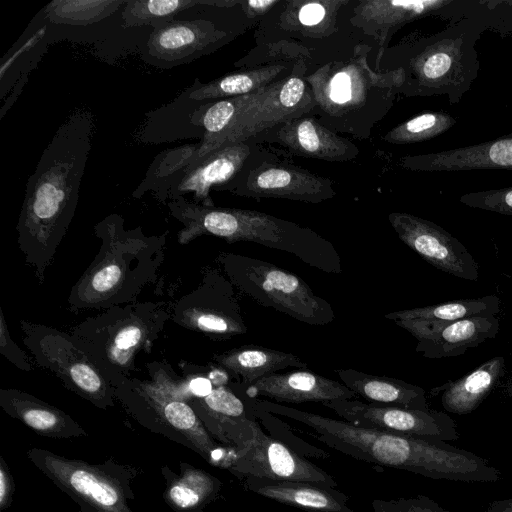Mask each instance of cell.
Returning <instances> with one entry per match:
<instances>
[{
    "label": "cell",
    "instance_id": "cell-6",
    "mask_svg": "<svg viewBox=\"0 0 512 512\" xmlns=\"http://www.w3.org/2000/svg\"><path fill=\"white\" fill-rule=\"evenodd\" d=\"M481 30L480 23L465 20L431 37L398 44L385 50L380 70L403 71L402 95H447L451 104L458 103L479 71L474 44Z\"/></svg>",
    "mask_w": 512,
    "mask_h": 512
},
{
    "label": "cell",
    "instance_id": "cell-8",
    "mask_svg": "<svg viewBox=\"0 0 512 512\" xmlns=\"http://www.w3.org/2000/svg\"><path fill=\"white\" fill-rule=\"evenodd\" d=\"M215 262L236 290L259 305L313 326L335 320L331 304L296 274L261 259L221 251Z\"/></svg>",
    "mask_w": 512,
    "mask_h": 512
},
{
    "label": "cell",
    "instance_id": "cell-45",
    "mask_svg": "<svg viewBox=\"0 0 512 512\" xmlns=\"http://www.w3.org/2000/svg\"><path fill=\"white\" fill-rule=\"evenodd\" d=\"M486 512H512V510H496L488 507Z\"/></svg>",
    "mask_w": 512,
    "mask_h": 512
},
{
    "label": "cell",
    "instance_id": "cell-37",
    "mask_svg": "<svg viewBox=\"0 0 512 512\" xmlns=\"http://www.w3.org/2000/svg\"><path fill=\"white\" fill-rule=\"evenodd\" d=\"M197 399L212 418L249 417L243 401L227 385L214 387L209 395Z\"/></svg>",
    "mask_w": 512,
    "mask_h": 512
},
{
    "label": "cell",
    "instance_id": "cell-15",
    "mask_svg": "<svg viewBox=\"0 0 512 512\" xmlns=\"http://www.w3.org/2000/svg\"><path fill=\"white\" fill-rule=\"evenodd\" d=\"M244 30L210 18L175 19L152 31L145 60L161 68L187 64L219 49Z\"/></svg>",
    "mask_w": 512,
    "mask_h": 512
},
{
    "label": "cell",
    "instance_id": "cell-23",
    "mask_svg": "<svg viewBox=\"0 0 512 512\" xmlns=\"http://www.w3.org/2000/svg\"><path fill=\"white\" fill-rule=\"evenodd\" d=\"M244 387V393L249 398L261 396L277 403H323L336 399H355L357 396L343 383L306 369L272 373Z\"/></svg>",
    "mask_w": 512,
    "mask_h": 512
},
{
    "label": "cell",
    "instance_id": "cell-22",
    "mask_svg": "<svg viewBox=\"0 0 512 512\" xmlns=\"http://www.w3.org/2000/svg\"><path fill=\"white\" fill-rule=\"evenodd\" d=\"M399 165L406 170L422 172L512 170V135L450 150L403 156Z\"/></svg>",
    "mask_w": 512,
    "mask_h": 512
},
{
    "label": "cell",
    "instance_id": "cell-14",
    "mask_svg": "<svg viewBox=\"0 0 512 512\" xmlns=\"http://www.w3.org/2000/svg\"><path fill=\"white\" fill-rule=\"evenodd\" d=\"M308 62L280 81L263 99L245 111L208 148L206 154L220 147L251 140L275 126L305 115L315 107L313 94L303 76Z\"/></svg>",
    "mask_w": 512,
    "mask_h": 512
},
{
    "label": "cell",
    "instance_id": "cell-11",
    "mask_svg": "<svg viewBox=\"0 0 512 512\" xmlns=\"http://www.w3.org/2000/svg\"><path fill=\"white\" fill-rule=\"evenodd\" d=\"M274 155L252 140L220 147L169 178L153 192L154 197L165 204L191 193L193 202L214 206L212 190L224 191L246 168Z\"/></svg>",
    "mask_w": 512,
    "mask_h": 512
},
{
    "label": "cell",
    "instance_id": "cell-21",
    "mask_svg": "<svg viewBox=\"0 0 512 512\" xmlns=\"http://www.w3.org/2000/svg\"><path fill=\"white\" fill-rule=\"evenodd\" d=\"M350 0H286L267 14L261 29L276 28L301 40H323L338 32L340 11Z\"/></svg>",
    "mask_w": 512,
    "mask_h": 512
},
{
    "label": "cell",
    "instance_id": "cell-12",
    "mask_svg": "<svg viewBox=\"0 0 512 512\" xmlns=\"http://www.w3.org/2000/svg\"><path fill=\"white\" fill-rule=\"evenodd\" d=\"M224 191L237 196L318 204L336 196L331 179L279 161L277 155L246 168Z\"/></svg>",
    "mask_w": 512,
    "mask_h": 512
},
{
    "label": "cell",
    "instance_id": "cell-3",
    "mask_svg": "<svg viewBox=\"0 0 512 512\" xmlns=\"http://www.w3.org/2000/svg\"><path fill=\"white\" fill-rule=\"evenodd\" d=\"M372 50L358 43L303 76L315 101L311 116L336 133L367 139L400 94L403 71L372 68Z\"/></svg>",
    "mask_w": 512,
    "mask_h": 512
},
{
    "label": "cell",
    "instance_id": "cell-28",
    "mask_svg": "<svg viewBox=\"0 0 512 512\" xmlns=\"http://www.w3.org/2000/svg\"><path fill=\"white\" fill-rule=\"evenodd\" d=\"M505 370L503 356H495L462 378L433 390H442L441 403L450 413L466 415L478 408L496 387Z\"/></svg>",
    "mask_w": 512,
    "mask_h": 512
},
{
    "label": "cell",
    "instance_id": "cell-41",
    "mask_svg": "<svg viewBox=\"0 0 512 512\" xmlns=\"http://www.w3.org/2000/svg\"><path fill=\"white\" fill-rule=\"evenodd\" d=\"M281 0H239V8L250 22H260Z\"/></svg>",
    "mask_w": 512,
    "mask_h": 512
},
{
    "label": "cell",
    "instance_id": "cell-40",
    "mask_svg": "<svg viewBox=\"0 0 512 512\" xmlns=\"http://www.w3.org/2000/svg\"><path fill=\"white\" fill-rule=\"evenodd\" d=\"M0 354L11 364L24 372L34 369V362L11 338L8 325L0 307Z\"/></svg>",
    "mask_w": 512,
    "mask_h": 512
},
{
    "label": "cell",
    "instance_id": "cell-25",
    "mask_svg": "<svg viewBox=\"0 0 512 512\" xmlns=\"http://www.w3.org/2000/svg\"><path fill=\"white\" fill-rule=\"evenodd\" d=\"M250 491L308 512H353L349 498L336 488L298 481L246 478Z\"/></svg>",
    "mask_w": 512,
    "mask_h": 512
},
{
    "label": "cell",
    "instance_id": "cell-31",
    "mask_svg": "<svg viewBox=\"0 0 512 512\" xmlns=\"http://www.w3.org/2000/svg\"><path fill=\"white\" fill-rule=\"evenodd\" d=\"M233 8L236 0H127L122 11L123 27L152 26L159 29L186 9L198 6Z\"/></svg>",
    "mask_w": 512,
    "mask_h": 512
},
{
    "label": "cell",
    "instance_id": "cell-16",
    "mask_svg": "<svg viewBox=\"0 0 512 512\" xmlns=\"http://www.w3.org/2000/svg\"><path fill=\"white\" fill-rule=\"evenodd\" d=\"M231 468L246 478L309 482L332 488L338 485L326 471L284 443L267 436L256 421L249 445L236 450Z\"/></svg>",
    "mask_w": 512,
    "mask_h": 512
},
{
    "label": "cell",
    "instance_id": "cell-5",
    "mask_svg": "<svg viewBox=\"0 0 512 512\" xmlns=\"http://www.w3.org/2000/svg\"><path fill=\"white\" fill-rule=\"evenodd\" d=\"M182 224L177 241L186 245L211 235L228 243L253 242L294 255L312 268L340 274L342 262L334 245L314 230L255 210L204 206L178 196L165 203Z\"/></svg>",
    "mask_w": 512,
    "mask_h": 512
},
{
    "label": "cell",
    "instance_id": "cell-38",
    "mask_svg": "<svg viewBox=\"0 0 512 512\" xmlns=\"http://www.w3.org/2000/svg\"><path fill=\"white\" fill-rule=\"evenodd\" d=\"M459 201L471 208L512 216V186L501 189L469 192L461 195Z\"/></svg>",
    "mask_w": 512,
    "mask_h": 512
},
{
    "label": "cell",
    "instance_id": "cell-4",
    "mask_svg": "<svg viewBox=\"0 0 512 512\" xmlns=\"http://www.w3.org/2000/svg\"><path fill=\"white\" fill-rule=\"evenodd\" d=\"M94 233L99 251L67 298L75 314L137 301L164 261L167 231L146 235L141 226L126 229L122 215L112 213L95 224Z\"/></svg>",
    "mask_w": 512,
    "mask_h": 512
},
{
    "label": "cell",
    "instance_id": "cell-44",
    "mask_svg": "<svg viewBox=\"0 0 512 512\" xmlns=\"http://www.w3.org/2000/svg\"><path fill=\"white\" fill-rule=\"evenodd\" d=\"M506 394L510 397H512V375L511 377L508 379L507 383H506Z\"/></svg>",
    "mask_w": 512,
    "mask_h": 512
},
{
    "label": "cell",
    "instance_id": "cell-2",
    "mask_svg": "<svg viewBox=\"0 0 512 512\" xmlns=\"http://www.w3.org/2000/svg\"><path fill=\"white\" fill-rule=\"evenodd\" d=\"M251 406L310 427L320 442L357 460L434 480L488 483L501 478L487 459L441 440L363 428L267 400H253Z\"/></svg>",
    "mask_w": 512,
    "mask_h": 512
},
{
    "label": "cell",
    "instance_id": "cell-42",
    "mask_svg": "<svg viewBox=\"0 0 512 512\" xmlns=\"http://www.w3.org/2000/svg\"><path fill=\"white\" fill-rule=\"evenodd\" d=\"M489 507L496 510H512V497L492 502Z\"/></svg>",
    "mask_w": 512,
    "mask_h": 512
},
{
    "label": "cell",
    "instance_id": "cell-29",
    "mask_svg": "<svg viewBox=\"0 0 512 512\" xmlns=\"http://www.w3.org/2000/svg\"><path fill=\"white\" fill-rule=\"evenodd\" d=\"M47 463L55 479L73 495L85 499L103 511L121 512L123 502L119 490L96 471L84 465L52 457L47 458Z\"/></svg>",
    "mask_w": 512,
    "mask_h": 512
},
{
    "label": "cell",
    "instance_id": "cell-18",
    "mask_svg": "<svg viewBox=\"0 0 512 512\" xmlns=\"http://www.w3.org/2000/svg\"><path fill=\"white\" fill-rule=\"evenodd\" d=\"M394 322L417 340L416 352L430 359L463 355L468 349L494 339L500 328L497 316L469 317L451 322L422 319Z\"/></svg>",
    "mask_w": 512,
    "mask_h": 512
},
{
    "label": "cell",
    "instance_id": "cell-13",
    "mask_svg": "<svg viewBox=\"0 0 512 512\" xmlns=\"http://www.w3.org/2000/svg\"><path fill=\"white\" fill-rule=\"evenodd\" d=\"M321 404L342 420L363 428L444 442L459 438L457 423L447 413L433 409H410L358 399H336Z\"/></svg>",
    "mask_w": 512,
    "mask_h": 512
},
{
    "label": "cell",
    "instance_id": "cell-20",
    "mask_svg": "<svg viewBox=\"0 0 512 512\" xmlns=\"http://www.w3.org/2000/svg\"><path fill=\"white\" fill-rule=\"evenodd\" d=\"M446 0H358L348 17L349 24L377 43L374 68L380 61L391 37L405 24L434 14L452 4Z\"/></svg>",
    "mask_w": 512,
    "mask_h": 512
},
{
    "label": "cell",
    "instance_id": "cell-36",
    "mask_svg": "<svg viewBox=\"0 0 512 512\" xmlns=\"http://www.w3.org/2000/svg\"><path fill=\"white\" fill-rule=\"evenodd\" d=\"M217 489V479L202 471H194L171 487L169 497L175 505L190 508L210 498Z\"/></svg>",
    "mask_w": 512,
    "mask_h": 512
},
{
    "label": "cell",
    "instance_id": "cell-24",
    "mask_svg": "<svg viewBox=\"0 0 512 512\" xmlns=\"http://www.w3.org/2000/svg\"><path fill=\"white\" fill-rule=\"evenodd\" d=\"M310 57L254 66L207 83H201L196 79L186 90L187 95L192 101L203 102L252 94L293 75Z\"/></svg>",
    "mask_w": 512,
    "mask_h": 512
},
{
    "label": "cell",
    "instance_id": "cell-19",
    "mask_svg": "<svg viewBox=\"0 0 512 512\" xmlns=\"http://www.w3.org/2000/svg\"><path fill=\"white\" fill-rule=\"evenodd\" d=\"M251 140L277 145L291 155L329 162L351 161L359 154L356 144L311 115L281 123Z\"/></svg>",
    "mask_w": 512,
    "mask_h": 512
},
{
    "label": "cell",
    "instance_id": "cell-17",
    "mask_svg": "<svg viewBox=\"0 0 512 512\" xmlns=\"http://www.w3.org/2000/svg\"><path fill=\"white\" fill-rule=\"evenodd\" d=\"M388 221L399 239L435 268L477 281L479 265L463 243L441 226L406 212H392Z\"/></svg>",
    "mask_w": 512,
    "mask_h": 512
},
{
    "label": "cell",
    "instance_id": "cell-9",
    "mask_svg": "<svg viewBox=\"0 0 512 512\" xmlns=\"http://www.w3.org/2000/svg\"><path fill=\"white\" fill-rule=\"evenodd\" d=\"M22 342L34 364L54 374L62 384L97 407L113 405L114 387L71 333L21 319Z\"/></svg>",
    "mask_w": 512,
    "mask_h": 512
},
{
    "label": "cell",
    "instance_id": "cell-35",
    "mask_svg": "<svg viewBox=\"0 0 512 512\" xmlns=\"http://www.w3.org/2000/svg\"><path fill=\"white\" fill-rule=\"evenodd\" d=\"M199 148L200 143H197L183 145L159 153L132 196L140 198L148 191L155 192L169 178L187 167L195 159Z\"/></svg>",
    "mask_w": 512,
    "mask_h": 512
},
{
    "label": "cell",
    "instance_id": "cell-32",
    "mask_svg": "<svg viewBox=\"0 0 512 512\" xmlns=\"http://www.w3.org/2000/svg\"><path fill=\"white\" fill-rule=\"evenodd\" d=\"M500 311V299L488 295L474 299H460L441 304L404 309L385 314L388 320L422 319L451 322L469 317L496 316Z\"/></svg>",
    "mask_w": 512,
    "mask_h": 512
},
{
    "label": "cell",
    "instance_id": "cell-33",
    "mask_svg": "<svg viewBox=\"0 0 512 512\" xmlns=\"http://www.w3.org/2000/svg\"><path fill=\"white\" fill-rule=\"evenodd\" d=\"M126 1L54 0L46 6L45 11L52 23L85 26L111 15Z\"/></svg>",
    "mask_w": 512,
    "mask_h": 512
},
{
    "label": "cell",
    "instance_id": "cell-7",
    "mask_svg": "<svg viewBox=\"0 0 512 512\" xmlns=\"http://www.w3.org/2000/svg\"><path fill=\"white\" fill-rule=\"evenodd\" d=\"M171 319L164 301H135L113 306L73 326L70 333L91 356L107 381L131 377L140 369V353L150 354Z\"/></svg>",
    "mask_w": 512,
    "mask_h": 512
},
{
    "label": "cell",
    "instance_id": "cell-10",
    "mask_svg": "<svg viewBox=\"0 0 512 512\" xmlns=\"http://www.w3.org/2000/svg\"><path fill=\"white\" fill-rule=\"evenodd\" d=\"M238 292L219 267L202 269L199 285L171 307V320L214 341L246 334Z\"/></svg>",
    "mask_w": 512,
    "mask_h": 512
},
{
    "label": "cell",
    "instance_id": "cell-27",
    "mask_svg": "<svg viewBox=\"0 0 512 512\" xmlns=\"http://www.w3.org/2000/svg\"><path fill=\"white\" fill-rule=\"evenodd\" d=\"M335 373L346 387L370 403L410 409H430L426 392L420 386L353 369H335Z\"/></svg>",
    "mask_w": 512,
    "mask_h": 512
},
{
    "label": "cell",
    "instance_id": "cell-34",
    "mask_svg": "<svg viewBox=\"0 0 512 512\" xmlns=\"http://www.w3.org/2000/svg\"><path fill=\"white\" fill-rule=\"evenodd\" d=\"M457 120L444 111H427L388 131L382 140L390 144H412L435 138L449 130Z\"/></svg>",
    "mask_w": 512,
    "mask_h": 512
},
{
    "label": "cell",
    "instance_id": "cell-39",
    "mask_svg": "<svg viewBox=\"0 0 512 512\" xmlns=\"http://www.w3.org/2000/svg\"><path fill=\"white\" fill-rule=\"evenodd\" d=\"M372 508L374 512H451L424 495L392 500L375 499Z\"/></svg>",
    "mask_w": 512,
    "mask_h": 512
},
{
    "label": "cell",
    "instance_id": "cell-30",
    "mask_svg": "<svg viewBox=\"0 0 512 512\" xmlns=\"http://www.w3.org/2000/svg\"><path fill=\"white\" fill-rule=\"evenodd\" d=\"M0 405L13 417L39 432H58L75 427L62 411L16 388L0 389Z\"/></svg>",
    "mask_w": 512,
    "mask_h": 512
},
{
    "label": "cell",
    "instance_id": "cell-26",
    "mask_svg": "<svg viewBox=\"0 0 512 512\" xmlns=\"http://www.w3.org/2000/svg\"><path fill=\"white\" fill-rule=\"evenodd\" d=\"M212 362L244 386L288 367H308L297 355L257 345H243L214 354Z\"/></svg>",
    "mask_w": 512,
    "mask_h": 512
},
{
    "label": "cell",
    "instance_id": "cell-1",
    "mask_svg": "<svg viewBox=\"0 0 512 512\" xmlns=\"http://www.w3.org/2000/svg\"><path fill=\"white\" fill-rule=\"evenodd\" d=\"M94 129L90 111H73L27 182L16 225L17 245L40 285L74 218Z\"/></svg>",
    "mask_w": 512,
    "mask_h": 512
},
{
    "label": "cell",
    "instance_id": "cell-43",
    "mask_svg": "<svg viewBox=\"0 0 512 512\" xmlns=\"http://www.w3.org/2000/svg\"><path fill=\"white\" fill-rule=\"evenodd\" d=\"M8 482L6 480L4 471H0V503L3 505L7 494Z\"/></svg>",
    "mask_w": 512,
    "mask_h": 512
}]
</instances>
